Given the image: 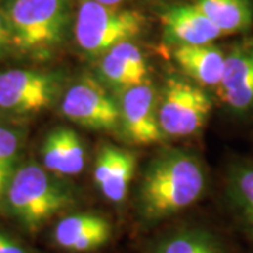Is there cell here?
Segmentation results:
<instances>
[{"label": "cell", "mask_w": 253, "mask_h": 253, "mask_svg": "<svg viewBox=\"0 0 253 253\" xmlns=\"http://www.w3.org/2000/svg\"><path fill=\"white\" fill-rule=\"evenodd\" d=\"M207 170L197 155L181 149L163 151L151 161L138 190V215L158 224L196 204L206 193Z\"/></svg>", "instance_id": "6da1fadb"}, {"label": "cell", "mask_w": 253, "mask_h": 253, "mask_svg": "<svg viewBox=\"0 0 253 253\" xmlns=\"http://www.w3.org/2000/svg\"><path fill=\"white\" fill-rule=\"evenodd\" d=\"M75 194L44 166L20 165L10 181L3 208L30 232H36L51 218L72 207Z\"/></svg>", "instance_id": "7a4b0ae2"}, {"label": "cell", "mask_w": 253, "mask_h": 253, "mask_svg": "<svg viewBox=\"0 0 253 253\" xmlns=\"http://www.w3.org/2000/svg\"><path fill=\"white\" fill-rule=\"evenodd\" d=\"M11 42L23 52L44 55L59 45L69 27L68 0H6Z\"/></svg>", "instance_id": "3957f363"}, {"label": "cell", "mask_w": 253, "mask_h": 253, "mask_svg": "<svg viewBox=\"0 0 253 253\" xmlns=\"http://www.w3.org/2000/svg\"><path fill=\"white\" fill-rule=\"evenodd\" d=\"M145 23V16L136 10L84 0L76 14L73 33L83 52L101 56L113 46L136 38L142 33Z\"/></svg>", "instance_id": "277c9868"}, {"label": "cell", "mask_w": 253, "mask_h": 253, "mask_svg": "<svg viewBox=\"0 0 253 253\" xmlns=\"http://www.w3.org/2000/svg\"><path fill=\"white\" fill-rule=\"evenodd\" d=\"M214 107L207 89L180 76H170L158 101V118L163 135L183 138L199 134Z\"/></svg>", "instance_id": "5b68a950"}, {"label": "cell", "mask_w": 253, "mask_h": 253, "mask_svg": "<svg viewBox=\"0 0 253 253\" xmlns=\"http://www.w3.org/2000/svg\"><path fill=\"white\" fill-rule=\"evenodd\" d=\"M61 75L40 69L0 72V111L13 116L36 114L48 109L61 93Z\"/></svg>", "instance_id": "8992f818"}, {"label": "cell", "mask_w": 253, "mask_h": 253, "mask_svg": "<svg viewBox=\"0 0 253 253\" xmlns=\"http://www.w3.org/2000/svg\"><path fill=\"white\" fill-rule=\"evenodd\" d=\"M59 109L63 117L91 131L113 132L120 128V104L91 78L73 83L62 96Z\"/></svg>", "instance_id": "52a82bcc"}, {"label": "cell", "mask_w": 253, "mask_h": 253, "mask_svg": "<svg viewBox=\"0 0 253 253\" xmlns=\"http://www.w3.org/2000/svg\"><path fill=\"white\" fill-rule=\"evenodd\" d=\"M215 94L231 118H253V36L226 49L224 75Z\"/></svg>", "instance_id": "ba28073f"}, {"label": "cell", "mask_w": 253, "mask_h": 253, "mask_svg": "<svg viewBox=\"0 0 253 253\" xmlns=\"http://www.w3.org/2000/svg\"><path fill=\"white\" fill-rule=\"evenodd\" d=\"M222 201L232 225L253 253V158L234 156L225 163Z\"/></svg>", "instance_id": "9c48e42d"}, {"label": "cell", "mask_w": 253, "mask_h": 253, "mask_svg": "<svg viewBox=\"0 0 253 253\" xmlns=\"http://www.w3.org/2000/svg\"><path fill=\"white\" fill-rule=\"evenodd\" d=\"M120 129L128 142L135 145L158 144L165 138L158 118L156 93L149 82L121 93Z\"/></svg>", "instance_id": "30bf717a"}, {"label": "cell", "mask_w": 253, "mask_h": 253, "mask_svg": "<svg viewBox=\"0 0 253 253\" xmlns=\"http://www.w3.org/2000/svg\"><path fill=\"white\" fill-rule=\"evenodd\" d=\"M113 225L96 212H73L62 217L52 231L54 244L69 253H90L109 244Z\"/></svg>", "instance_id": "8fae6325"}, {"label": "cell", "mask_w": 253, "mask_h": 253, "mask_svg": "<svg viewBox=\"0 0 253 253\" xmlns=\"http://www.w3.org/2000/svg\"><path fill=\"white\" fill-rule=\"evenodd\" d=\"M136 155L116 145H106L100 149L94 163L93 179L103 197L121 204L128 196L131 181L136 170Z\"/></svg>", "instance_id": "7c38bea8"}, {"label": "cell", "mask_w": 253, "mask_h": 253, "mask_svg": "<svg viewBox=\"0 0 253 253\" xmlns=\"http://www.w3.org/2000/svg\"><path fill=\"white\" fill-rule=\"evenodd\" d=\"M163 40L174 46L214 44L225 37L194 4L173 6L161 14Z\"/></svg>", "instance_id": "4fadbf2b"}, {"label": "cell", "mask_w": 253, "mask_h": 253, "mask_svg": "<svg viewBox=\"0 0 253 253\" xmlns=\"http://www.w3.org/2000/svg\"><path fill=\"white\" fill-rule=\"evenodd\" d=\"M42 166L56 176H76L86 165V146L82 136L68 126L48 132L41 148Z\"/></svg>", "instance_id": "5bb4252c"}, {"label": "cell", "mask_w": 253, "mask_h": 253, "mask_svg": "<svg viewBox=\"0 0 253 253\" xmlns=\"http://www.w3.org/2000/svg\"><path fill=\"white\" fill-rule=\"evenodd\" d=\"M226 49L214 44L176 46L173 58L181 72L204 89L217 90L225 66Z\"/></svg>", "instance_id": "9a60e30c"}, {"label": "cell", "mask_w": 253, "mask_h": 253, "mask_svg": "<svg viewBox=\"0 0 253 253\" xmlns=\"http://www.w3.org/2000/svg\"><path fill=\"white\" fill-rule=\"evenodd\" d=\"M151 253H238L231 241L207 226L183 228L162 236Z\"/></svg>", "instance_id": "2e32d148"}, {"label": "cell", "mask_w": 253, "mask_h": 253, "mask_svg": "<svg viewBox=\"0 0 253 253\" xmlns=\"http://www.w3.org/2000/svg\"><path fill=\"white\" fill-rule=\"evenodd\" d=\"M206 17L228 36H245L253 28V0H194Z\"/></svg>", "instance_id": "e0dca14e"}, {"label": "cell", "mask_w": 253, "mask_h": 253, "mask_svg": "<svg viewBox=\"0 0 253 253\" xmlns=\"http://www.w3.org/2000/svg\"><path fill=\"white\" fill-rule=\"evenodd\" d=\"M23 146V132L18 126L0 121V208H3L6 191L17 170L18 156Z\"/></svg>", "instance_id": "ac0fdd59"}, {"label": "cell", "mask_w": 253, "mask_h": 253, "mask_svg": "<svg viewBox=\"0 0 253 253\" xmlns=\"http://www.w3.org/2000/svg\"><path fill=\"white\" fill-rule=\"evenodd\" d=\"M99 72L104 83L113 87L118 93H124L128 89L138 86L141 83L148 82V75L139 72L129 65L124 63L117 56L106 52L101 55V61L99 63Z\"/></svg>", "instance_id": "d6986e66"}, {"label": "cell", "mask_w": 253, "mask_h": 253, "mask_svg": "<svg viewBox=\"0 0 253 253\" xmlns=\"http://www.w3.org/2000/svg\"><path fill=\"white\" fill-rule=\"evenodd\" d=\"M0 253H30V251L16 238L0 232Z\"/></svg>", "instance_id": "ffe728a7"}, {"label": "cell", "mask_w": 253, "mask_h": 253, "mask_svg": "<svg viewBox=\"0 0 253 253\" xmlns=\"http://www.w3.org/2000/svg\"><path fill=\"white\" fill-rule=\"evenodd\" d=\"M10 45H13V42H11V31H10L9 21H7L3 7H0V56L4 55Z\"/></svg>", "instance_id": "44dd1931"}, {"label": "cell", "mask_w": 253, "mask_h": 253, "mask_svg": "<svg viewBox=\"0 0 253 253\" xmlns=\"http://www.w3.org/2000/svg\"><path fill=\"white\" fill-rule=\"evenodd\" d=\"M93 1H97L101 4H106V6H118L123 0H93Z\"/></svg>", "instance_id": "7402d4cb"}]
</instances>
